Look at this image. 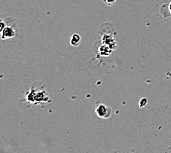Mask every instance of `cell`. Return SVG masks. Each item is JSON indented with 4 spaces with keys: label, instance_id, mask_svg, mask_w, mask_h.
I'll return each instance as SVG.
<instances>
[{
    "label": "cell",
    "instance_id": "6da1fadb",
    "mask_svg": "<svg viewBox=\"0 0 171 153\" xmlns=\"http://www.w3.org/2000/svg\"><path fill=\"white\" fill-rule=\"evenodd\" d=\"M112 109L105 105H99L96 108L95 113L99 117L103 119H108L112 115Z\"/></svg>",
    "mask_w": 171,
    "mask_h": 153
},
{
    "label": "cell",
    "instance_id": "7a4b0ae2",
    "mask_svg": "<svg viewBox=\"0 0 171 153\" xmlns=\"http://www.w3.org/2000/svg\"><path fill=\"white\" fill-rule=\"evenodd\" d=\"M16 33L14 29L10 26H6L4 29L1 31V39H10L13 38L16 36Z\"/></svg>",
    "mask_w": 171,
    "mask_h": 153
},
{
    "label": "cell",
    "instance_id": "3957f363",
    "mask_svg": "<svg viewBox=\"0 0 171 153\" xmlns=\"http://www.w3.org/2000/svg\"><path fill=\"white\" fill-rule=\"evenodd\" d=\"M112 49L111 48V47H109L108 44H103L102 46H101V47H100V49H99L100 54L103 56L109 55L111 54V52H112Z\"/></svg>",
    "mask_w": 171,
    "mask_h": 153
},
{
    "label": "cell",
    "instance_id": "277c9868",
    "mask_svg": "<svg viewBox=\"0 0 171 153\" xmlns=\"http://www.w3.org/2000/svg\"><path fill=\"white\" fill-rule=\"evenodd\" d=\"M81 38L80 35L78 34H73L72 38L70 39V44L73 47H78L81 44Z\"/></svg>",
    "mask_w": 171,
    "mask_h": 153
},
{
    "label": "cell",
    "instance_id": "5b68a950",
    "mask_svg": "<svg viewBox=\"0 0 171 153\" xmlns=\"http://www.w3.org/2000/svg\"><path fill=\"white\" fill-rule=\"evenodd\" d=\"M147 102L148 99L146 98H142V99H140L139 102V108H144L147 104Z\"/></svg>",
    "mask_w": 171,
    "mask_h": 153
},
{
    "label": "cell",
    "instance_id": "8992f818",
    "mask_svg": "<svg viewBox=\"0 0 171 153\" xmlns=\"http://www.w3.org/2000/svg\"><path fill=\"white\" fill-rule=\"evenodd\" d=\"M117 0H103L105 4L107 6H112L115 2H116Z\"/></svg>",
    "mask_w": 171,
    "mask_h": 153
},
{
    "label": "cell",
    "instance_id": "52a82bcc",
    "mask_svg": "<svg viewBox=\"0 0 171 153\" xmlns=\"http://www.w3.org/2000/svg\"><path fill=\"white\" fill-rule=\"evenodd\" d=\"M0 25H1V27H0V30H1H1H2L3 29H4V27H6V25H5V24H4V23L2 21H1V23H0Z\"/></svg>",
    "mask_w": 171,
    "mask_h": 153
},
{
    "label": "cell",
    "instance_id": "ba28073f",
    "mask_svg": "<svg viewBox=\"0 0 171 153\" xmlns=\"http://www.w3.org/2000/svg\"><path fill=\"white\" fill-rule=\"evenodd\" d=\"M168 8H169V10H170V12L171 13V2L169 4V6H168Z\"/></svg>",
    "mask_w": 171,
    "mask_h": 153
}]
</instances>
